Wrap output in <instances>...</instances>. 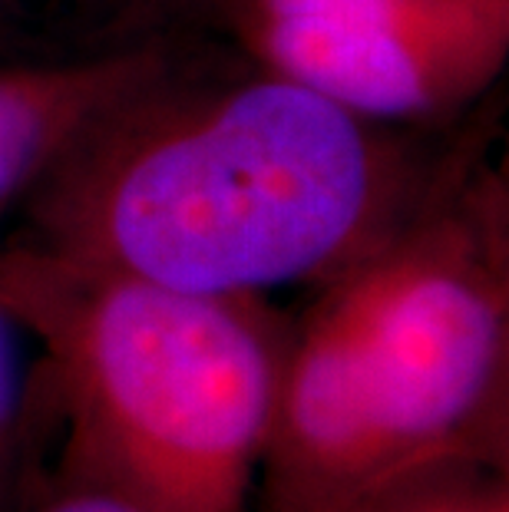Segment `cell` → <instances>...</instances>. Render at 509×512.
I'll return each mask as SVG.
<instances>
[{
	"instance_id": "1",
	"label": "cell",
	"mask_w": 509,
	"mask_h": 512,
	"mask_svg": "<svg viewBox=\"0 0 509 512\" xmlns=\"http://www.w3.org/2000/svg\"><path fill=\"white\" fill-rule=\"evenodd\" d=\"M496 139L493 96L450 126H391L192 43L60 159L10 238L199 294L314 291Z\"/></svg>"
},
{
	"instance_id": "2",
	"label": "cell",
	"mask_w": 509,
	"mask_h": 512,
	"mask_svg": "<svg viewBox=\"0 0 509 512\" xmlns=\"http://www.w3.org/2000/svg\"><path fill=\"white\" fill-rule=\"evenodd\" d=\"M493 149L291 318L252 512H344L450 456L509 466V179Z\"/></svg>"
},
{
	"instance_id": "3",
	"label": "cell",
	"mask_w": 509,
	"mask_h": 512,
	"mask_svg": "<svg viewBox=\"0 0 509 512\" xmlns=\"http://www.w3.org/2000/svg\"><path fill=\"white\" fill-rule=\"evenodd\" d=\"M0 301L47 367L57 473L143 512H252L291 318L0 235Z\"/></svg>"
},
{
	"instance_id": "4",
	"label": "cell",
	"mask_w": 509,
	"mask_h": 512,
	"mask_svg": "<svg viewBox=\"0 0 509 512\" xmlns=\"http://www.w3.org/2000/svg\"><path fill=\"white\" fill-rule=\"evenodd\" d=\"M232 47L357 116L450 126L490 100L509 14L453 0H209Z\"/></svg>"
},
{
	"instance_id": "5",
	"label": "cell",
	"mask_w": 509,
	"mask_h": 512,
	"mask_svg": "<svg viewBox=\"0 0 509 512\" xmlns=\"http://www.w3.org/2000/svg\"><path fill=\"white\" fill-rule=\"evenodd\" d=\"M182 30L77 57L0 60V225L119 103L192 47Z\"/></svg>"
},
{
	"instance_id": "6",
	"label": "cell",
	"mask_w": 509,
	"mask_h": 512,
	"mask_svg": "<svg viewBox=\"0 0 509 512\" xmlns=\"http://www.w3.org/2000/svg\"><path fill=\"white\" fill-rule=\"evenodd\" d=\"M209 0H0V60L113 50L205 17Z\"/></svg>"
},
{
	"instance_id": "7",
	"label": "cell",
	"mask_w": 509,
	"mask_h": 512,
	"mask_svg": "<svg viewBox=\"0 0 509 512\" xmlns=\"http://www.w3.org/2000/svg\"><path fill=\"white\" fill-rule=\"evenodd\" d=\"M344 512H509V466L430 460L367 489Z\"/></svg>"
},
{
	"instance_id": "8",
	"label": "cell",
	"mask_w": 509,
	"mask_h": 512,
	"mask_svg": "<svg viewBox=\"0 0 509 512\" xmlns=\"http://www.w3.org/2000/svg\"><path fill=\"white\" fill-rule=\"evenodd\" d=\"M47 427H57V407L40 347L0 301V450H30Z\"/></svg>"
},
{
	"instance_id": "9",
	"label": "cell",
	"mask_w": 509,
	"mask_h": 512,
	"mask_svg": "<svg viewBox=\"0 0 509 512\" xmlns=\"http://www.w3.org/2000/svg\"><path fill=\"white\" fill-rule=\"evenodd\" d=\"M30 512H143L133 503L119 499L110 489H100L83 479L53 473L47 489L37 496V503L30 506Z\"/></svg>"
},
{
	"instance_id": "10",
	"label": "cell",
	"mask_w": 509,
	"mask_h": 512,
	"mask_svg": "<svg viewBox=\"0 0 509 512\" xmlns=\"http://www.w3.org/2000/svg\"><path fill=\"white\" fill-rule=\"evenodd\" d=\"M24 453H30V450H0V493H4L7 479L14 476L20 456H24Z\"/></svg>"
},
{
	"instance_id": "11",
	"label": "cell",
	"mask_w": 509,
	"mask_h": 512,
	"mask_svg": "<svg viewBox=\"0 0 509 512\" xmlns=\"http://www.w3.org/2000/svg\"><path fill=\"white\" fill-rule=\"evenodd\" d=\"M453 4H470V7L500 10V14H509V0H453Z\"/></svg>"
}]
</instances>
